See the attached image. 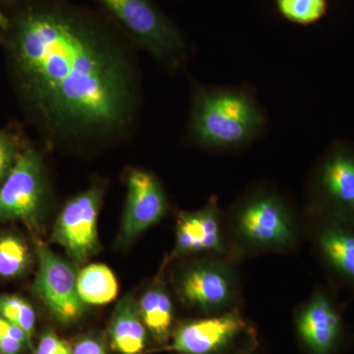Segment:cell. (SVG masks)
Masks as SVG:
<instances>
[{"instance_id":"obj_25","label":"cell","mask_w":354,"mask_h":354,"mask_svg":"<svg viewBox=\"0 0 354 354\" xmlns=\"http://www.w3.org/2000/svg\"><path fill=\"white\" fill-rule=\"evenodd\" d=\"M3 4V0H0V39H2L4 32L6 31L9 21L8 14L4 13V11L2 10Z\"/></svg>"},{"instance_id":"obj_16","label":"cell","mask_w":354,"mask_h":354,"mask_svg":"<svg viewBox=\"0 0 354 354\" xmlns=\"http://www.w3.org/2000/svg\"><path fill=\"white\" fill-rule=\"evenodd\" d=\"M77 290L86 305L108 304L118 297V279L108 266L88 265L77 274Z\"/></svg>"},{"instance_id":"obj_4","label":"cell","mask_w":354,"mask_h":354,"mask_svg":"<svg viewBox=\"0 0 354 354\" xmlns=\"http://www.w3.org/2000/svg\"><path fill=\"white\" fill-rule=\"evenodd\" d=\"M141 48L169 70L187 59L183 34L152 0H95Z\"/></svg>"},{"instance_id":"obj_9","label":"cell","mask_w":354,"mask_h":354,"mask_svg":"<svg viewBox=\"0 0 354 354\" xmlns=\"http://www.w3.org/2000/svg\"><path fill=\"white\" fill-rule=\"evenodd\" d=\"M104 186L94 183L65 204L53 227V241L64 249L74 262L87 261L99 249L97 218Z\"/></svg>"},{"instance_id":"obj_2","label":"cell","mask_w":354,"mask_h":354,"mask_svg":"<svg viewBox=\"0 0 354 354\" xmlns=\"http://www.w3.org/2000/svg\"><path fill=\"white\" fill-rule=\"evenodd\" d=\"M228 257L236 262L245 256L290 253L297 250L304 235L292 205L269 184L247 189L223 214Z\"/></svg>"},{"instance_id":"obj_24","label":"cell","mask_w":354,"mask_h":354,"mask_svg":"<svg viewBox=\"0 0 354 354\" xmlns=\"http://www.w3.org/2000/svg\"><path fill=\"white\" fill-rule=\"evenodd\" d=\"M73 354H108L104 344L94 337H84L80 339L73 349Z\"/></svg>"},{"instance_id":"obj_17","label":"cell","mask_w":354,"mask_h":354,"mask_svg":"<svg viewBox=\"0 0 354 354\" xmlns=\"http://www.w3.org/2000/svg\"><path fill=\"white\" fill-rule=\"evenodd\" d=\"M29 247L20 235L13 232L0 234V277L7 279L21 278L32 264Z\"/></svg>"},{"instance_id":"obj_7","label":"cell","mask_w":354,"mask_h":354,"mask_svg":"<svg viewBox=\"0 0 354 354\" xmlns=\"http://www.w3.org/2000/svg\"><path fill=\"white\" fill-rule=\"evenodd\" d=\"M48 199L43 157L34 147L25 145L0 186V223L20 221L35 230Z\"/></svg>"},{"instance_id":"obj_3","label":"cell","mask_w":354,"mask_h":354,"mask_svg":"<svg viewBox=\"0 0 354 354\" xmlns=\"http://www.w3.org/2000/svg\"><path fill=\"white\" fill-rule=\"evenodd\" d=\"M267 123V114L250 86L195 87L188 127L191 138L203 148H243L260 136Z\"/></svg>"},{"instance_id":"obj_26","label":"cell","mask_w":354,"mask_h":354,"mask_svg":"<svg viewBox=\"0 0 354 354\" xmlns=\"http://www.w3.org/2000/svg\"><path fill=\"white\" fill-rule=\"evenodd\" d=\"M234 354H254V348L252 346H248V348L241 349V351H237V353Z\"/></svg>"},{"instance_id":"obj_10","label":"cell","mask_w":354,"mask_h":354,"mask_svg":"<svg viewBox=\"0 0 354 354\" xmlns=\"http://www.w3.org/2000/svg\"><path fill=\"white\" fill-rule=\"evenodd\" d=\"M35 250L38 272L34 292L58 322L64 325L76 322L83 316L86 304L79 297L73 267L38 239L35 241Z\"/></svg>"},{"instance_id":"obj_27","label":"cell","mask_w":354,"mask_h":354,"mask_svg":"<svg viewBox=\"0 0 354 354\" xmlns=\"http://www.w3.org/2000/svg\"><path fill=\"white\" fill-rule=\"evenodd\" d=\"M22 0H3L4 4H16L19 3Z\"/></svg>"},{"instance_id":"obj_12","label":"cell","mask_w":354,"mask_h":354,"mask_svg":"<svg viewBox=\"0 0 354 354\" xmlns=\"http://www.w3.org/2000/svg\"><path fill=\"white\" fill-rule=\"evenodd\" d=\"M127 198L121 241L129 244L167 215L169 202L160 180L151 172L133 169L127 176Z\"/></svg>"},{"instance_id":"obj_15","label":"cell","mask_w":354,"mask_h":354,"mask_svg":"<svg viewBox=\"0 0 354 354\" xmlns=\"http://www.w3.org/2000/svg\"><path fill=\"white\" fill-rule=\"evenodd\" d=\"M138 307L147 330L158 341L167 339L174 323V307L169 291L160 277L144 291Z\"/></svg>"},{"instance_id":"obj_23","label":"cell","mask_w":354,"mask_h":354,"mask_svg":"<svg viewBox=\"0 0 354 354\" xmlns=\"http://www.w3.org/2000/svg\"><path fill=\"white\" fill-rule=\"evenodd\" d=\"M35 354H73L68 344L51 330H46L39 339Z\"/></svg>"},{"instance_id":"obj_21","label":"cell","mask_w":354,"mask_h":354,"mask_svg":"<svg viewBox=\"0 0 354 354\" xmlns=\"http://www.w3.org/2000/svg\"><path fill=\"white\" fill-rule=\"evenodd\" d=\"M23 145L18 133L10 129H0V186L12 169Z\"/></svg>"},{"instance_id":"obj_5","label":"cell","mask_w":354,"mask_h":354,"mask_svg":"<svg viewBox=\"0 0 354 354\" xmlns=\"http://www.w3.org/2000/svg\"><path fill=\"white\" fill-rule=\"evenodd\" d=\"M234 260L206 255L183 266L177 272L176 288L181 301L208 314L236 309L241 286Z\"/></svg>"},{"instance_id":"obj_18","label":"cell","mask_w":354,"mask_h":354,"mask_svg":"<svg viewBox=\"0 0 354 354\" xmlns=\"http://www.w3.org/2000/svg\"><path fill=\"white\" fill-rule=\"evenodd\" d=\"M279 13L295 24H315L327 14V0H276Z\"/></svg>"},{"instance_id":"obj_1","label":"cell","mask_w":354,"mask_h":354,"mask_svg":"<svg viewBox=\"0 0 354 354\" xmlns=\"http://www.w3.org/2000/svg\"><path fill=\"white\" fill-rule=\"evenodd\" d=\"M0 39L28 118L58 143H100L131 131L138 71L118 32L94 14L32 0L8 14Z\"/></svg>"},{"instance_id":"obj_20","label":"cell","mask_w":354,"mask_h":354,"mask_svg":"<svg viewBox=\"0 0 354 354\" xmlns=\"http://www.w3.org/2000/svg\"><path fill=\"white\" fill-rule=\"evenodd\" d=\"M203 253L194 212H183L177 218L174 255Z\"/></svg>"},{"instance_id":"obj_6","label":"cell","mask_w":354,"mask_h":354,"mask_svg":"<svg viewBox=\"0 0 354 354\" xmlns=\"http://www.w3.org/2000/svg\"><path fill=\"white\" fill-rule=\"evenodd\" d=\"M306 191V208L354 225L353 144L332 142L310 172Z\"/></svg>"},{"instance_id":"obj_8","label":"cell","mask_w":354,"mask_h":354,"mask_svg":"<svg viewBox=\"0 0 354 354\" xmlns=\"http://www.w3.org/2000/svg\"><path fill=\"white\" fill-rule=\"evenodd\" d=\"M304 235L333 283L354 292V225L306 208Z\"/></svg>"},{"instance_id":"obj_13","label":"cell","mask_w":354,"mask_h":354,"mask_svg":"<svg viewBox=\"0 0 354 354\" xmlns=\"http://www.w3.org/2000/svg\"><path fill=\"white\" fill-rule=\"evenodd\" d=\"M246 329L239 308L180 326L171 348L180 354H216L230 346Z\"/></svg>"},{"instance_id":"obj_19","label":"cell","mask_w":354,"mask_h":354,"mask_svg":"<svg viewBox=\"0 0 354 354\" xmlns=\"http://www.w3.org/2000/svg\"><path fill=\"white\" fill-rule=\"evenodd\" d=\"M0 316L24 330L32 341L36 330L37 316L27 300L17 295H0Z\"/></svg>"},{"instance_id":"obj_14","label":"cell","mask_w":354,"mask_h":354,"mask_svg":"<svg viewBox=\"0 0 354 354\" xmlns=\"http://www.w3.org/2000/svg\"><path fill=\"white\" fill-rule=\"evenodd\" d=\"M146 330L138 302L131 297L120 299L109 324V337L113 348L120 354L141 353L146 348Z\"/></svg>"},{"instance_id":"obj_11","label":"cell","mask_w":354,"mask_h":354,"mask_svg":"<svg viewBox=\"0 0 354 354\" xmlns=\"http://www.w3.org/2000/svg\"><path fill=\"white\" fill-rule=\"evenodd\" d=\"M295 326L310 354H339L348 337L337 295L327 286H317L298 308Z\"/></svg>"},{"instance_id":"obj_22","label":"cell","mask_w":354,"mask_h":354,"mask_svg":"<svg viewBox=\"0 0 354 354\" xmlns=\"http://www.w3.org/2000/svg\"><path fill=\"white\" fill-rule=\"evenodd\" d=\"M26 346L32 341L24 330L0 316V354H20Z\"/></svg>"}]
</instances>
